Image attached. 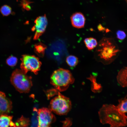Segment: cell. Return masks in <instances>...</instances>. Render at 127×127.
Instances as JSON below:
<instances>
[{"mask_svg":"<svg viewBox=\"0 0 127 127\" xmlns=\"http://www.w3.org/2000/svg\"><path fill=\"white\" fill-rule=\"evenodd\" d=\"M46 47L43 44L40 43L35 45V51L36 53L40 56H43Z\"/></svg>","mask_w":127,"mask_h":127,"instance_id":"16","label":"cell"},{"mask_svg":"<svg viewBox=\"0 0 127 127\" xmlns=\"http://www.w3.org/2000/svg\"><path fill=\"white\" fill-rule=\"evenodd\" d=\"M21 60L20 67L24 72L26 74L30 71L37 74L41 64L38 57L34 55H24L22 56Z\"/></svg>","mask_w":127,"mask_h":127,"instance_id":"6","label":"cell"},{"mask_svg":"<svg viewBox=\"0 0 127 127\" xmlns=\"http://www.w3.org/2000/svg\"><path fill=\"white\" fill-rule=\"evenodd\" d=\"M95 52L96 60L104 65H107L115 59L120 50L111 38H103L98 43Z\"/></svg>","mask_w":127,"mask_h":127,"instance_id":"1","label":"cell"},{"mask_svg":"<svg viewBox=\"0 0 127 127\" xmlns=\"http://www.w3.org/2000/svg\"><path fill=\"white\" fill-rule=\"evenodd\" d=\"M29 123L28 119L22 116L15 123V125L18 127H27Z\"/></svg>","mask_w":127,"mask_h":127,"instance_id":"15","label":"cell"},{"mask_svg":"<svg viewBox=\"0 0 127 127\" xmlns=\"http://www.w3.org/2000/svg\"><path fill=\"white\" fill-rule=\"evenodd\" d=\"M38 126L39 120L38 110L36 108H34L31 119V127H38Z\"/></svg>","mask_w":127,"mask_h":127,"instance_id":"14","label":"cell"},{"mask_svg":"<svg viewBox=\"0 0 127 127\" xmlns=\"http://www.w3.org/2000/svg\"><path fill=\"white\" fill-rule=\"evenodd\" d=\"M66 61L68 65L72 67L76 66L79 62L78 58L77 57L72 55L68 56L66 58Z\"/></svg>","mask_w":127,"mask_h":127,"instance_id":"13","label":"cell"},{"mask_svg":"<svg viewBox=\"0 0 127 127\" xmlns=\"http://www.w3.org/2000/svg\"><path fill=\"white\" fill-rule=\"evenodd\" d=\"M84 42L85 45L89 50H91L97 47L98 43L96 39L92 37L85 38Z\"/></svg>","mask_w":127,"mask_h":127,"instance_id":"12","label":"cell"},{"mask_svg":"<svg viewBox=\"0 0 127 127\" xmlns=\"http://www.w3.org/2000/svg\"><path fill=\"white\" fill-rule=\"evenodd\" d=\"M88 78L92 82V89L94 92H100L101 90L100 85L98 84L96 81L95 78L94 76L91 75V77Z\"/></svg>","mask_w":127,"mask_h":127,"instance_id":"18","label":"cell"},{"mask_svg":"<svg viewBox=\"0 0 127 127\" xmlns=\"http://www.w3.org/2000/svg\"><path fill=\"white\" fill-rule=\"evenodd\" d=\"M38 127H46L55 119V116L49 109L43 107L38 110Z\"/></svg>","mask_w":127,"mask_h":127,"instance_id":"7","label":"cell"},{"mask_svg":"<svg viewBox=\"0 0 127 127\" xmlns=\"http://www.w3.org/2000/svg\"><path fill=\"white\" fill-rule=\"evenodd\" d=\"M0 11L3 16H7L9 15L11 13L12 9L9 6L5 5L1 7Z\"/></svg>","mask_w":127,"mask_h":127,"instance_id":"19","label":"cell"},{"mask_svg":"<svg viewBox=\"0 0 127 127\" xmlns=\"http://www.w3.org/2000/svg\"><path fill=\"white\" fill-rule=\"evenodd\" d=\"M57 95L51 100L49 109L58 115H66L71 108V102L68 98L61 94L59 91Z\"/></svg>","mask_w":127,"mask_h":127,"instance_id":"5","label":"cell"},{"mask_svg":"<svg viewBox=\"0 0 127 127\" xmlns=\"http://www.w3.org/2000/svg\"><path fill=\"white\" fill-rule=\"evenodd\" d=\"M13 127H17L15 125H15L13 126Z\"/></svg>","mask_w":127,"mask_h":127,"instance_id":"23","label":"cell"},{"mask_svg":"<svg viewBox=\"0 0 127 127\" xmlns=\"http://www.w3.org/2000/svg\"><path fill=\"white\" fill-rule=\"evenodd\" d=\"M117 37L119 40H124L126 37V34L123 31L119 30L116 33Z\"/></svg>","mask_w":127,"mask_h":127,"instance_id":"22","label":"cell"},{"mask_svg":"<svg viewBox=\"0 0 127 127\" xmlns=\"http://www.w3.org/2000/svg\"><path fill=\"white\" fill-rule=\"evenodd\" d=\"M74 79L70 71L62 68L55 71L51 78V83L60 91L66 90L74 82Z\"/></svg>","mask_w":127,"mask_h":127,"instance_id":"3","label":"cell"},{"mask_svg":"<svg viewBox=\"0 0 127 127\" xmlns=\"http://www.w3.org/2000/svg\"><path fill=\"white\" fill-rule=\"evenodd\" d=\"M32 3L28 0H21L20 5L23 9L29 11L31 9L30 4Z\"/></svg>","mask_w":127,"mask_h":127,"instance_id":"21","label":"cell"},{"mask_svg":"<svg viewBox=\"0 0 127 127\" xmlns=\"http://www.w3.org/2000/svg\"><path fill=\"white\" fill-rule=\"evenodd\" d=\"M48 127V126H47V127Z\"/></svg>","mask_w":127,"mask_h":127,"instance_id":"24","label":"cell"},{"mask_svg":"<svg viewBox=\"0 0 127 127\" xmlns=\"http://www.w3.org/2000/svg\"><path fill=\"white\" fill-rule=\"evenodd\" d=\"M32 77L21 70L16 69L12 73L10 81L16 90L20 93L29 92L32 86Z\"/></svg>","mask_w":127,"mask_h":127,"instance_id":"4","label":"cell"},{"mask_svg":"<svg viewBox=\"0 0 127 127\" xmlns=\"http://www.w3.org/2000/svg\"><path fill=\"white\" fill-rule=\"evenodd\" d=\"M17 60V59L16 57L11 56L7 59L6 60V63L8 65L13 67L16 65Z\"/></svg>","mask_w":127,"mask_h":127,"instance_id":"20","label":"cell"},{"mask_svg":"<svg viewBox=\"0 0 127 127\" xmlns=\"http://www.w3.org/2000/svg\"><path fill=\"white\" fill-rule=\"evenodd\" d=\"M99 114L101 122L103 124H109L111 127H121L127 124L126 116L114 105H104L100 109Z\"/></svg>","mask_w":127,"mask_h":127,"instance_id":"2","label":"cell"},{"mask_svg":"<svg viewBox=\"0 0 127 127\" xmlns=\"http://www.w3.org/2000/svg\"><path fill=\"white\" fill-rule=\"evenodd\" d=\"M71 24L74 27L80 28L84 27L85 18L81 13L77 12L73 13L71 17Z\"/></svg>","mask_w":127,"mask_h":127,"instance_id":"10","label":"cell"},{"mask_svg":"<svg viewBox=\"0 0 127 127\" xmlns=\"http://www.w3.org/2000/svg\"><path fill=\"white\" fill-rule=\"evenodd\" d=\"M11 101L5 93L0 91V115L9 113L12 108Z\"/></svg>","mask_w":127,"mask_h":127,"instance_id":"9","label":"cell"},{"mask_svg":"<svg viewBox=\"0 0 127 127\" xmlns=\"http://www.w3.org/2000/svg\"><path fill=\"white\" fill-rule=\"evenodd\" d=\"M12 116L6 114L0 115V127H13L15 124L12 121Z\"/></svg>","mask_w":127,"mask_h":127,"instance_id":"11","label":"cell"},{"mask_svg":"<svg viewBox=\"0 0 127 127\" xmlns=\"http://www.w3.org/2000/svg\"><path fill=\"white\" fill-rule=\"evenodd\" d=\"M117 107L121 112L124 114L127 112V98L119 100V103Z\"/></svg>","mask_w":127,"mask_h":127,"instance_id":"17","label":"cell"},{"mask_svg":"<svg viewBox=\"0 0 127 127\" xmlns=\"http://www.w3.org/2000/svg\"><path fill=\"white\" fill-rule=\"evenodd\" d=\"M35 24L32 28V30L35 32L33 38L34 40H37L45 31L48 24V20L46 15L37 17L34 21Z\"/></svg>","mask_w":127,"mask_h":127,"instance_id":"8","label":"cell"}]
</instances>
